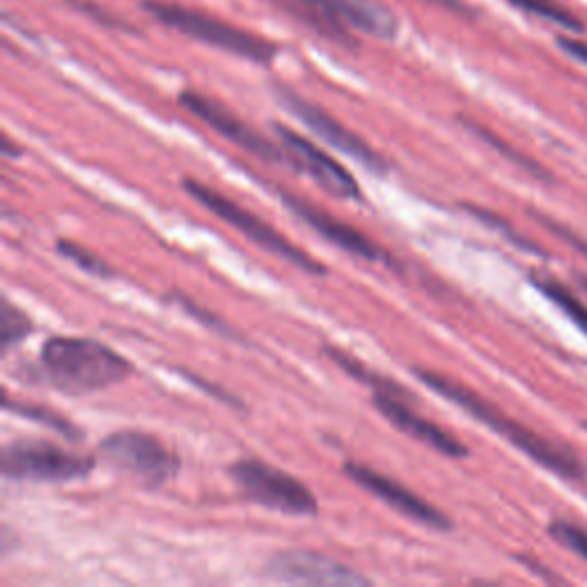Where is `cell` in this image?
I'll use <instances>...</instances> for the list:
<instances>
[{"label":"cell","instance_id":"e0dca14e","mask_svg":"<svg viewBox=\"0 0 587 587\" xmlns=\"http://www.w3.org/2000/svg\"><path fill=\"white\" fill-rule=\"evenodd\" d=\"M6 409L17 413V415H23L28 417V421H33V423H40L53 432H58L61 436L69 438V441H80L83 438V432L72 423L67 421L65 415L61 413H55L46 406H40V404H25V402H10L6 400Z\"/></svg>","mask_w":587,"mask_h":587},{"label":"cell","instance_id":"3957f363","mask_svg":"<svg viewBox=\"0 0 587 587\" xmlns=\"http://www.w3.org/2000/svg\"><path fill=\"white\" fill-rule=\"evenodd\" d=\"M143 8L161 23L171 25L173 31L184 33L198 42H205L214 48L239 55V58L253 61L260 65H269L275 58L278 48L271 42H267L260 35L241 31V28L228 21H220L211 14L175 3H165V0H145Z\"/></svg>","mask_w":587,"mask_h":587},{"label":"cell","instance_id":"5bb4252c","mask_svg":"<svg viewBox=\"0 0 587 587\" xmlns=\"http://www.w3.org/2000/svg\"><path fill=\"white\" fill-rule=\"evenodd\" d=\"M406 395L400 393H390V390H374V406L377 411L388 417L390 425L404 432L406 436L421 441L423 445L432 447V450L450 457V459H464L468 455V447L453 436L450 432H445L443 427L434 425L427 417H423L417 411H413L406 402Z\"/></svg>","mask_w":587,"mask_h":587},{"label":"cell","instance_id":"ffe728a7","mask_svg":"<svg viewBox=\"0 0 587 587\" xmlns=\"http://www.w3.org/2000/svg\"><path fill=\"white\" fill-rule=\"evenodd\" d=\"M517 8L530 12V14H537L546 21H553L561 28H567V31L580 33L583 31V21L578 17H574L567 8L553 3V0H510Z\"/></svg>","mask_w":587,"mask_h":587},{"label":"cell","instance_id":"9c48e42d","mask_svg":"<svg viewBox=\"0 0 587 587\" xmlns=\"http://www.w3.org/2000/svg\"><path fill=\"white\" fill-rule=\"evenodd\" d=\"M273 131L278 138H281V145L294 171L311 177L324 193L333 195V198L360 200V188L356 177L330 154L315 148L311 141H305L303 135L283 124H273Z\"/></svg>","mask_w":587,"mask_h":587},{"label":"cell","instance_id":"cb8c5ba5","mask_svg":"<svg viewBox=\"0 0 587 587\" xmlns=\"http://www.w3.org/2000/svg\"><path fill=\"white\" fill-rule=\"evenodd\" d=\"M58 250H61V253H63L67 260H72L76 267H80L83 271H88V273L99 275V278L110 275V267H108L101 258H97L95 253H90V250H86V248L78 246V243H72V241H58Z\"/></svg>","mask_w":587,"mask_h":587},{"label":"cell","instance_id":"9a60e30c","mask_svg":"<svg viewBox=\"0 0 587 587\" xmlns=\"http://www.w3.org/2000/svg\"><path fill=\"white\" fill-rule=\"evenodd\" d=\"M267 574L285 583H313V585H368L370 580L356 569L343 565L330 555L313 551H287L271 557Z\"/></svg>","mask_w":587,"mask_h":587},{"label":"cell","instance_id":"ac0fdd59","mask_svg":"<svg viewBox=\"0 0 587 587\" xmlns=\"http://www.w3.org/2000/svg\"><path fill=\"white\" fill-rule=\"evenodd\" d=\"M324 354L335 362V366H338L340 370H345L349 377L362 381V383H368L372 385L374 390H390V393H400V395H406V390L395 383V381H390L377 372H372L370 368L362 366V362H358L354 356H349L347 351L338 349V347H324Z\"/></svg>","mask_w":587,"mask_h":587},{"label":"cell","instance_id":"44dd1931","mask_svg":"<svg viewBox=\"0 0 587 587\" xmlns=\"http://www.w3.org/2000/svg\"><path fill=\"white\" fill-rule=\"evenodd\" d=\"M475 135H480L482 138V141L487 143V145H491L496 152H500L502 156H508L510 161H514L519 167H523V171H528L530 175H535V177H544V180H548V173L544 171V167L540 165V163H535L533 159H528V156H523V154H519V152H514L510 145H506V143H502L500 141V138H496L493 133H489L485 127H478V124H472V122H468V120H461Z\"/></svg>","mask_w":587,"mask_h":587},{"label":"cell","instance_id":"d4e9b609","mask_svg":"<svg viewBox=\"0 0 587 587\" xmlns=\"http://www.w3.org/2000/svg\"><path fill=\"white\" fill-rule=\"evenodd\" d=\"M530 214H533L546 230H551L553 235H557L561 239H565L569 246H574L576 250H580L583 256H587V241H583V239H580L578 235H574L569 228L561 226V222L553 220V218H548V216H544V214H540V211H530Z\"/></svg>","mask_w":587,"mask_h":587},{"label":"cell","instance_id":"484cf974","mask_svg":"<svg viewBox=\"0 0 587 587\" xmlns=\"http://www.w3.org/2000/svg\"><path fill=\"white\" fill-rule=\"evenodd\" d=\"M557 46H561L567 55H572V58L587 65V44L585 42H578L574 37H557Z\"/></svg>","mask_w":587,"mask_h":587},{"label":"cell","instance_id":"8992f818","mask_svg":"<svg viewBox=\"0 0 587 587\" xmlns=\"http://www.w3.org/2000/svg\"><path fill=\"white\" fill-rule=\"evenodd\" d=\"M99 455L145 489L165 487L180 470V459L156 436L135 430L106 436L99 443Z\"/></svg>","mask_w":587,"mask_h":587},{"label":"cell","instance_id":"2e32d148","mask_svg":"<svg viewBox=\"0 0 587 587\" xmlns=\"http://www.w3.org/2000/svg\"><path fill=\"white\" fill-rule=\"evenodd\" d=\"M530 283H533L553 305L561 307V311L578 326L580 333L587 335V305L569 287H565L561 281H555L551 275H540V273L530 278Z\"/></svg>","mask_w":587,"mask_h":587},{"label":"cell","instance_id":"7a4b0ae2","mask_svg":"<svg viewBox=\"0 0 587 587\" xmlns=\"http://www.w3.org/2000/svg\"><path fill=\"white\" fill-rule=\"evenodd\" d=\"M40 362L48 383L69 395L99 393L133 372L131 362L110 347L90 338L63 335L44 343Z\"/></svg>","mask_w":587,"mask_h":587},{"label":"cell","instance_id":"52a82bcc","mask_svg":"<svg viewBox=\"0 0 587 587\" xmlns=\"http://www.w3.org/2000/svg\"><path fill=\"white\" fill-rule=\"evenodd\" d=\"M230 478L248 500L269 510L290 517H315L319 510L315 493L301 480L262 459L235 461Z\"/></svg>","mask_w":587,"mask_h":587},{"label":"cell","instance_id":"7c38bea8","mask_svg":"<svg viewBox=\"0 0 587 587\" xmlns=\"http://www.w3.org/2000/svg\"><path fill=\"white\" fill-rule=\"evenodd\" d=\"M311 10L319 25H330L338 37L343 25H351L360 33L377 40H393L398 35V19L379 0H296Z\"/></svg>","mask_w":587,"mask_h":587},{"label":"cell","instance_id":"ba28073f","mask_svg":"<svg viewBox=\"0 0 587 587\" xmlns=\"http://www.w3.org/2000/svg\"><path fill=\"white\" fill-rule=\"evenodd\" d=\"M275 95H278V99H281V104L290 110V113L296 120H301L315 135H319L326 145L351 156L354 161H358L362 167H368V171L374 175L388 173V161L370 143L362 141L358 133H354L343 122L328 116L324 108L303 99L301 95H296L294 90H287V88H275Z\"/></svg>","mask_w":587,"mask_h":587},{"label":"cell","instance_id":"4316f807","mask_svg":"<svg viewBox=\"0 0 587 587\" xmlns=\"http://www.w3.org/2000/svg\"><path fill=\"white\" fill-rule=\"evenodd\" d=\"M427 3H434V6L447 8L450 12H466V6L461 3V0H427Z\"/></svg>","mask_w":587,"mask_h":587},{"label":"cell","instance_id":"5b68a950","mask_svg":"<svg viewBox=\"0 0 587 587\" xmlns=\"http://www.w3.org/2000/svg\"><path fill=\"white\" fill-rule=\"evenodd\" d=\"M93 468V457L65 450L51 441L17 438L0 453V470L8 480L74 482L88 478Z\"/></svg>","mask_w":587,"mask_h":587},{"label":"cell","instance_id":"30bf717a","mask_svg":"<svg viewBox=\"0 0 587 587\" xmlns=\"http://www.w3.org/2000/svg\"><path fill=\"white\" fill-rule=\"evenodd\" d=\"M180 104L188 110L191 116H195L205 124H209L214 131H218L222 138H228L230 143L239 145L243 152L253 154L262 161H269V163L290 165L283 145L271 143L269 138H264L260 131L246 124L239 116L232 113L230 108L218 104L216 99H209L207 95H200V93L186 90L180 95Z\"/></svg>","mask_w":587,"mask_h":587},{"label":"cell","instance_id":"d6986e66","mask_svg":"<svg viewBox=\"0 0 587 587\" xmlns=\"http://www.w3.org/2000/svg\"><path fill=\"white\" fill-rule=\"evenodd\" d=\"M33 322L17 305H12L8 298H3L0 305V349L8 354L14 345L25 340L33 333Z\"/></svg>","mask_w":587,"mask_h":587},{"label":"cell","instance_id":"603a6c76","mask_svg":"<svg viewBox=\"0 0 587 587\" xmlns=\"http://www.w3.org/2000/svg\"><path fill=\"white\" fill-rule=\"evenodd\" d=\"M548 535L557 542L563 544L565 548H569L572 553H576L578 557L587 563V530L578 528L576 523L563 521V519H555L548 525Z\"/></svg>","mask_w":587,"mask_h":587},{"label":"cell","instance_id":"4fadbf2b","mask_svg":"<svg viewBox=\"0 0 587 587\" xmlns=\"http://www.w3.org/2000/svg\"><path fill=\"white\" fill-rule=\"evenodd\" d=\"M281 198L285 203V207L292 214H296L305 222V226H311L317 235H322L333 246L347 250V253L356 256L358 260L374 262V264H390V258L381 246H377L370 237L358 232L356 228L347 226V222H343L340 218L326 214L324 209L315 207L313 203H305L303 198H298V195L281 191Z\"/></svg>","mask_w":587,"mask_h":587},{"label":"cell","instance_id":"277c9868","mask_svg":"<svg viewBox=\"0 0 587 587\" xmlns=\"http://www.w3.org/2000/svg\"><path fill=\"white\" fill-rule=\"evenodd\" d=\"M184 191L191 195V198L198 200L207 211H211L214 216H218L220 220H226L228 226H232L235 230H239L241 235H246L250 241L258 243L260 248H264L267 253L281 258L285 262H290L292 267L311 273V275H324L326 267L319 264L317 260H313L311 256L301 250L298 246H294L283 232H278L275 228H271L267 220H262L260 216L250 214L248 209L239 207L237 203H232L226 195H220L218 191L209 188L207 184L198 182V180H191L186 177L182 182Z\"/></svg>","mask_w":587,"mask_h":587},{"label":"cell","instance_id":"7402d4cb","mask_svg":"<svg viewBox=\"0 0 587 587\" xmlns=\"http://www.w3.org/2000/svg\"><path fill=\"white\" fill-rule=\"evenodd\" d=\"M466 211H470L475 218L482 220L485 226H489L491 230L500 232L502 237H506L508 241H512L514 246H519L521 250H530V253H540V256L544 253V250H542L540 246H535L533 241H525V237H521V235L510 226V222H508L506 218H500V216H496V214H491V211H487V209L472 207V205H466Z\"/></svg>","mask_w":587,"mask_h":587},{"label":"cell","instance_id":"8fae6325","mask_svg":"<svg viewBox=\"0 0 587 587\" xmlns=\"http://www.w3.org/2000/svg\"><path fill=\"white\" fill-rule=\"evenodd\" d=\"M345 472L351 482H356L358 487H362L372 496H377L379 500H383L390 510L400 512L402 517L421 523V525L434 528V530H453L455 523L447 519L445 512L434 508L432 502H427L425 498L413 493L404 485L395 482L393 478H388V475L377 472L374 468L356 464V461H347Z\"/></svg>","mask_w":587,"mask_h":587},{"label":"cell","instance_id":"6da1fadb","mask_svg":"<svg viewBox=\"0 0 587 587\" xmlns=\"http://www.w3.org/2000/svg\"><path fill=\"white\" fill-rule=\"evenodd\" d=\"M413 374L421 379L427 388H432L434 393L443 395L445 400H450L455 406H459L461 411L472 415L475 421H480L485 427H489L491 432H496L498 436L512 443L517 450L528 455L530 459L540 464L542 468H546L548 472L557 475L561 480L585 482L587 468L569 445L546 438V436L537 434L535 430L521 425L519 421H514V417L506 415L500 409H496L491 402L480 398L478 393H472L470 388H466L459 381L447 379L445 374L423 370V368H413Z\"/></svg>","mask_w":587,"mask_h":587}]
</instances>
